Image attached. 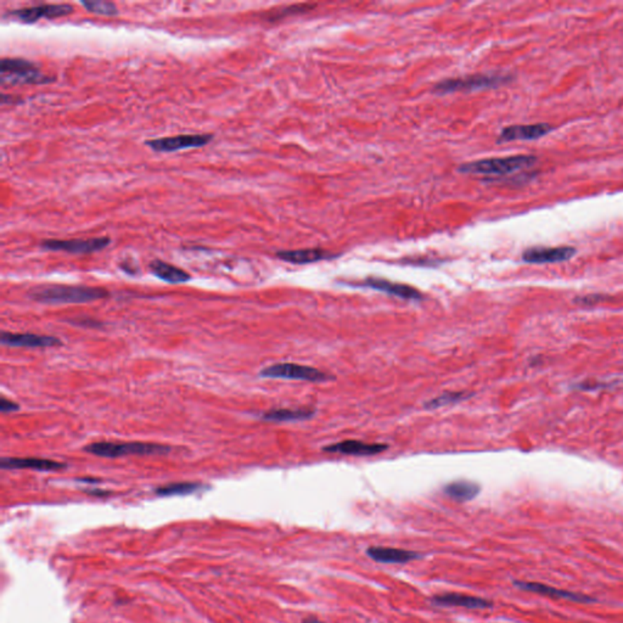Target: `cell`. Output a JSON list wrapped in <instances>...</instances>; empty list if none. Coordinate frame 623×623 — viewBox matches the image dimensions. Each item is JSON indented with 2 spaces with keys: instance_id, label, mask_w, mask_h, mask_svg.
<instances>
[{
  "instance_id": "obj_1",
  "label": "cell",
  "mask_w": 623,
  "mask_h": 623,
  "mask_svg": "<svg viewBox=\"0 0 623 623\" xmlns=\"http://www.w3.org/2000/svg\"><path fill=\"white\" fill-rule=\"evenodd\" d=\"M28 295L32 300L45 305H71L101 300L108 296V292L101 287L44 285L34 287Z\"/></svg>"
},
{
  "instance_id": "obj_2",
  "label": "cell",
  "mask_w": 623,
  "mask_h": 623,
  "mask_svg": "<svg viewBox=\"0 0 623 623\" xmlns=\"http://www.w3.org/2000/svg\"><path fill=\"white\" fill-rule=\"evenodd\" d=\"M539 161L534 155H515L509 157L484 158L467 162L459 167V172L469 175H504L534 166Z\"/></svg>"
},
{
  "instance_id": "obj_3",
  "label": "cell",
  "mask_w": 623,
  "mask_h": 623,
  "mask_svg": "<svg viewBox=\"0 0 623 623\" xmlns=\"http://www.w3.org/2000/svg\"><path fill=\"white\" fill-rule=\"evenodd\" d=\"M84 452L101 458H121L127 455H160L167 454L170 447L145 442H111L100 441L85 446Z\"/></svg>"
},
{
  "instance_id": "obj_4",
  "label": "cell",
  "mask_w": 623,
  "mask_h": 623,
  "mask_svg": "<svg viewBox=\"0 0 623 623\" xmlns=\"http://www.w3.org/2000/svg\"><path fill=\"white\" fill-rule=\"evenodd\" d=\"M1 84H46L55 81L42 73L34 63L25 58H4L0 63Z\"/></svg>"
},
{
  "instance_id": "obj_5",
  "label": "cell",
  "mask_w": 623,
  "mask_h": 623,
  "mask_svg": "<svg viewBox=\"0 0 623 623\" xmlns=\"http://www.w3.org/2000/svg\"><path fill=\"white\" fill-rule=\"evenodd\" d=\"M514 78L511 75H503V73L474 75V76L439 82V84L435 85V92L439 94H448V93H457V92L489 89V88H498L501 85L508 84Z\"/></svg>"
},
{
  "instance_id": "obj_6",
  "label": "cell",
  "mask_w": 623,
  "mask_h": 623,
  "mask_svg": "<svg viewBox=\"0 0 623 623\" xmlns=\"http://www.w3.org/2000/svg\"><path fill=\"white\" fill-rule=\"evenodd\" d=\"M260 377L267 379H284V380H297V382H325L332 377L327 372L319 369L295 363H278L262 369Z\"/></svg>"
},
{
  "instance_id": "obj_7",
  "label": "cell",
  "mask_w": 623,
  "mask_h": 623,
  "mask_svg": "<svg viewBox=\"0 0 623 623\" xmlns=\"http://www.w3.org/2000/svg\"><path fill=\"white\" fill-rule=\"evenodd\" d=\"M111 244V239L108 237L89 239H48L41 242L42 248L48 251H63L73 255H87L94 252L103 251Z\"/></svg>"
},
{
  "instance_id": "obj_8",
  "label": "cell",
  "mask_w": 623,
  "mask_h": 623,
  "mask_svg": "<svg viewBox=\"0 0 623 623\" xmlns=\"http://www.w3.org/2000/svg\"><path fill=\"white\" fill-rule=\"evenodd\" d=\"M213 138V134H180L146 140L145 145L156 153H177L187 149L206 146Z\"/></svg>"
},
{
  "instance_id": "obj_9",
  "label": "cell",
  "mask_w": 623,
  "mask_h": 623,
  "mask_svg": "<svg viewBox=\"0 0 623 623\" xmlns=\"http://www.w3.org/2000/svg\"><path fill=\"white\" fill-rule=\"evenodd\" d=\"M72 13H73L72 5L42 4L10 11L8 13V16L16 18L20 23L32 25V23H38L42 18L51 20V18H63V16L72 14Z\"/></svg>"
},
{
  "instance_id": "obj_10",
  "label": "cell",
  "mask_w": 623,
  "mask_h": 623,
  "mask_svg": "<svg viewBox=\"0 0 623 623\" xmlns=\"http://www.w3.org/2000/svg\"><path fill=\"white\" fill-rule=\"evenodd\" d=\"M576 252L572 246L531 247L522 253V260L529 265L559 263L571 260Z\"/></svg>"
},
{
  "instance_id": "obj_11",
  "label": "cell",
  "mask_w": 623,
  "mask_h": 623,
  "mask_svg": "<svg viewBox=\"0 0 623 623\" xmlns=\"http://www.w3.org/2000/svg\"><path fill=\"white\" fill-rule=\"evenodd\" d=\"M554 127L549 123H534V125H516L505 127L498 137V143L507 141H529V140L541 139L543 137L552 133Z\"/></svg>"
},
{
  "instance_id": "obj_12",
  "label": "cell",
  "mask_w": 623,
  "mask_h": 623,
  "mask_svg": "<svg viewBox=\"0 0 623 623\" xmlns=\"http://www.w3.org/2000/svg\"><path fill=\"white\" fill-rule=\"evenodd\" d=\"M1 345L10 347H30V348H46L56 347L63 342L54 336L26 334V332H3L0 335Z\"/></svg>"
},
{
  "instance_id": "obj_13",
  "label": "cell",
  "mask_w": 623,
  "mask_h": 623,
  "mask_svg": "<svg viewBox=\"0 0 623 623\" xmlns=\"http://www.w3.org/2000/svg\"><path fill=\"white\" fill-rule=\"evenodd\" d=\"M389 449L385 443H367L357 439H346L337 443L324 447L323 451L327 453L344 454V455H357V457H370L382 453Z\"/></svg>"
},
{
  "instance_id": "obj_14",
  "label": "cell",
  "mask_w": 623,
  "mask_h": 623,
  "mask_svg": "<svg viewBox=\"0 0 623 623\" xmlns=\"http://www.w3.org/2000/svg\"><path fill=\"white\" fill-rule=\"evenodd\" d=\"M357 287H369L372 290L377 291L386 292L389 295L403 298V300L420 301L422 300V292L417 290L415 287H409L405 284L394 283L390 280L380 278H368L364 279L360 283H354Z\"/></svg>"
},
{
  "instance_id": "obj_15",
  "label": "cell",
  "mask_w": 623,
  "mask_h": 623,
  "mask_svg": "<svg viewBox=\"0 0 623 623\" xmlns=\"http://www.w3.org/2000/svg\"><path fill=\"white\" fill-rule=\"evenodd\" d=\"M1 469L15 470V469H30L36 471H58L66 469L63 462L43 459V458H1L0 460Z\"/></svg>"
},
{
  "instance_id": "obj_16",
  "label": "cell",
  "mask_w": 623,
  "mask_h": 623,
  "mask_svg": "<svg viewBox=\"0 0 623 623\" xmlns=\"http://www.w3.org/2000/svg\"><path fill=\"white\" fill-rule=\"evenodd\" d=\"M514 584H515V587L520 588L522 591L536 593V594H541V596H550V598H555V599H565V600L584 603V604L594 601V599L591 598V596L579 594V593L562 591V589H558V588L549 587V586H546V584H542V583L515 581Z\"/></svg>"
},
{
  "instance_id": "obj_17",
  "label": "cell",
  "mask_w": 623,
  "mask_h": 623,
  "mask_svg": "<svg viewBox=\"0 0 623 623\" xmlns=\"http://www.w3.org/2000/svg\"><path fill=\"white\" fill-rule=\"evenodd\" d=\"M432 603L435 605L441 606H459V608H465V609L471 610H482L489 609L492 608V603L479 596H465V594H458V593H449V594H442L437 596L432 599Z\"/></svg>"
},
{
  "instance_id": "obj_18",
  "label": "cell",
  "mask_w": 623,
  "mask_h": 623,
  "mask_svg": "<svg viewBox=\"0 0 623 623\" xmlns=\"http://www.w3.org/2000/svg\"><path fill=\"white\" fill-rule=\"evenodd\" d=\"M279 260H285L294 265H308L320 260H332L335 255L322 248H303V250H289L277 252Z\"/></svg>"
},
{
  "instance_id": "obj_19",
  "label": "cell",
  "mask_w": 623,
  "mask_h": 623,
  "mask_svg": "<svg viewBox=\"0 0 623 623\" xmlns=\"http://www.w3.org/2000/svg\"><path fill=\"white\" fill-rule=\"evenodd\" d=\"M367 554L372 560L382 564H405L419 558L417 553L396 548L372 547Z\"/></svg>"
},
{
  "instance_id": "obj_20",
  "label": "cell",
  "mask_w": 623,
  "mask_h": 623,
  "mask_svg": "<svg viewBox=\"0 0 623 623\" xmlns=\"http://www.w3.org/2000/svg\"><path fill=\"white\" fill-rule=\"evenodd\" d=\"M150 270H151V273H153L155 277L161 279V280L166 282V283H187V282H189V280L191 279V275H190L188 272L180 270L178 267L170 265V263L163 262V260H153V262L150 263Z\"/></svg>"
},
{
  "instance_id": "obj_21",
  "label": "cell",
  "mask_w": 623,
  "mask_h": 623,
  "mask_svg": "<svg viewBox=\"0 0 623 623\" xmlns=\"http://www.w3.org/2000/svg\"><path fill=\"white\" fill-rule=\"evenodd\" d=\"M315 415V409L298 408V409H270L268 412L263 413L262 417L265 422H303L308 420Z\"/></svg>"
},
{
  "instance_id": "obj_22",
  "label": "cell",
  "mask_w": 623,
  "mask_h": 623,
  "mask_svg": "<svg viewBox=\"0 0 623 623\" xmlns=\"http://www.w3.org/2000/svg\"><path fill=\"white\" fill-rule=\"evenodd\" d=\"M480 484L474 481L458 480L444 486L443 492L446 496L452 498L457 502H469L480 493Z\"/></svg>"
},
{
  "instance_id": "obj_23",
  "label": "cell",
  "mask_w": 623,
  "mask_h": 623,
  "mask_svg": "<svg viewBox=\"0 0 623 623\" xmlns=\"http://www.w3.org/2000/svg\"><path fill=\"white\" fill-rule=\"evenodd\" d=\"M203 484H194V482H178V484H170L162 486L156 489L158 496H185L198 492L203 489Z\"/></svg>"
},
{
  "instance_id": "obj_24",
  "label": "cell",
  "mask_w": 623,
  "mask_h": 623,
  "mask_svg": "<svg viewBox=\"0 0 623 623\" xmlns=\"http://www.w3.org/2000/svg\"><path fill=\"white\" fill-rule=\"evenodd\" d=\"M469 396L470 395H469L467 392H464V391H458V392H444L443 395L439 396V397H436V398H432L431 401H429V402H426L425 408H442V407H446V405L459 403V402H462L464 399H467Z\"/></svg>"
},
{
  "instance_id": "obj_25",
  "label": "cell",
  "mask_w": 623,
  "mask_h": 623,
  "mask_svg": "<svg viewBox=\"0 0 623 623\" xmlns=\"http://www.w3.org/2000/svg\"><path fill=\"white\" fill-rule=\"evenodd\" d=\"M81 4L93 14L101 15V16H116L118 15L116 5L111 1L93 0V1H81Z\"/></svg>"
},
{
  "instance_id": "obj_26",
  "label": "cell",
  "mask_w": 623,
  "mask_h": 623,
  "mask_svg": "<svg viewBox=\"0 0 623 623\" xmlns=\"http://www.w3.org/2000/svg\"><path fill=\"white\" fill-rule=\"evenodd\" d=\"M18 409H20V405L18 403H15V402L10 401V399L5 398L4 396L0 399V410H1L3 414L18 412Z\"/></svg>"
},
{
  "instance_id": "obj_27",
  "label": "cell",
  "mask_w": 623,
  "mask_h": 623,
  "mask_svg": "<svg viewBox=\"0 0 623 623\" xmlns=\"http://www.w3.org/2000/svg\"><path fill=\"white\" fill-rule=\"evenodd\" d=\"M302 623H324L320 621V619H315V617H308V619H305L302 621Z\"/></svg>"
}]
</instances>
